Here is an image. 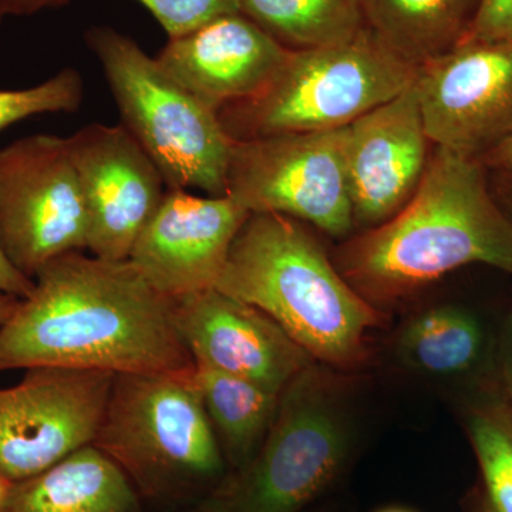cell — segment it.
Returning a JSON list of instances; mask_svg holds the SVG:
<instances>
[{"label": "cell", "instance_id": "6da1fadb", "mask_svg": "<svg viewBox=\"0 0 512 512\" xmlns=\"http://www.w3.org/2000/svg\"><path fill=\"white\" fill-rule=\"evenodd\" d=\"M0 326V372L64 367L113 375L185 373L175 299L130 261L70 252L47 264Z\"/></svg>", "mask_w": 512, "mask_h": 512}, {"label": "cell", "instance_id": "7a4b0ae2", "mask_svg": "<svg viewBox=\"0 0 512 512\" xmlns=\"http://www.w3.org/2000/svg\"><path fill=\"white\" fill-rule=\"evenodd\" d=\"M474 158L433 147L419 188L394 217L336 252L343 278L377 309L458 268L493 266L512 275V221Z\"/></svg>", "mask_w": 512, "mask_h": 512}, {"label": "cell", "instance_id": "3957f363", "mask_svg": "<svg viewBox=\"0 0 512 512\" xmlns=\"http://www.w3.org/2000/svg\"><path fill=\"white\" fill-rule=\"evenodd\" d=\"M274 319L323 366L353 370L370 356L384 315L343 278L303 222L251 212L215 286Z\"/></svg>", "mask_w": 512, "mask_h": 512}, {"label": "cell", "instance_id": "277c9868", "mask_svg": "<svg viewBox=\"0 0 512 512\" xmlns=\"http://www.w3.org/2000/svg\"><path fill=\"white\" fill-rule=\"evenodd\" d=\"M191 373L116 375L93 444L163 507H187L231 476Z\"/></svg>", "mask_w": 512, "mask_h": 512}, {"label": "cell", "instance_id": "5b68a950", "mask_svg": "<svg viewBox=\"0 0 512 512\" xmlns=\"http://www.w3.org/2000/svg\"><path fill=\"white\" fill-rule=\"evenodd\" d=\"M417 72L366 28L342 45L289 50L264 92L218 116L234 141L339 130L409 89Z\"/></svg>", "mask_w": 512, "mask_h": 512}, {"label": "cell", "instance_id": "8992f818", "mask_svg": "<svg viewBox=\"0 0 512 512\" xmlns=\"http://www.w3.org/2000/svg\"><path fill=\"white\" fill-rule=\"evenodd\" d=\"M84 37L103 67L121 126L157 165L168 190L227 194L235 141L218 111L175 82L131 37L107 26H94Z\"/></svg>", "mask_w": 512, "mask_h": 512}, {"label": "cell", "instance_id": "52a82bcc", "mask_svg": "<svg viewBox=\"0 0 512 512\" xmlns=\"http://www.w3.org/2000/svg\"><path fill=\"white\" fill-rule=\"evenodd\" d=\"M342 399L319 363L285 387L258 453L228 478L232 512H303L339 480L352 448Z\"/></svg>", "mask_w": 512, "mask_h": 512}, {"label": "cell", "instance_id": "ba28073f", "mask_svg": "<svg viewBox=\"0 0 512 512\" xmlns=\"http://www.w3.org/2000/svg\"><path fill=\"white\" fill-rule=\"evenodd\" d=\"M345 128L235 141L227 194L249 212H274L348 238L356 228Z\"/></svg>", "mask_w": 512, "mask_h": 512}, {"label": "cell", "instance_id": "9c48e42d", "mask_svg": "<svg viewBox=\"0 0 512 512\" xmlns=\"http://www.w3.org/2000/svg\"><path fill=\"white\" fill-rule=\"evenodd\" d=\"M0 248L29 279L87 249V214L67 141L19 138L0 150Z\"/></svg>", "mask_w": 512, "mask_h": 512}, {"label": "cell", "instance_id": "30bf717a", "mask_svg": "<svg viewBox=\"0 0 512 512\" xmlns=\"http://www.w3.org/2000/svg\"><path fill=\"white\" fill-rule=\"evenodd\" d=\"M116 375L33 367L0 389V477L20 483L92 446Z\"/></svg>", "mask_w": 512, "mask_h": 512}, {"label": "cell", "instance_id": "8fae6325", "mask_svg": "<svg viewBox=\"0 0 512 512\" xmlns=\"http://www.w3.org/2000/svg\"><path fill=\"white\" fill-rule=\"evenodd\" d=\"M414 84L434 147L478 160L512 130V39L464 40Z\"/></svg>", "mask_w": 512, "mask_h": 512}, {"label": "cell", "instance_id": "7c38bea8", "mask_svg": "<svg viewBox=\"0 0 512 512\" xmlns=\"http://www.w3.org/2000/svg\"><path fill=\"white\" fill-rule=\"evenodd\" d=\"M87 214V251L127 261L163 200L157 165L123 126L93 123L66 137Z\"/></svg>", "mask_w": 512, "mask_h": 512}, {"label": "cell", "instance_id": "4fadbf2b", "mask_svg": "<svg viewBox=\"0 0 512 512\" xmlns=\"http://www.w3.org/2000/svg\"><path fill=\"white\" fill-rule=\"evenodd\" d=\"M249 214L228 194L198 197L167 188L128 261L168 298L215 288Z\"/></svg>", "mask_w": 512, "mask_h": 512}, {"label": "cell", "instance_id": "5bb4252c", "mask_svg": "<svg viewBox=\"0 0 512 512\" xmlns=\"http://www.w3.org/2000/svg\"><path fill=\"white\" fill-rule=\"evenodd\" d=\"M174 320L194 365L274 394L318 363L266 313L217 288L175 299Z\"/></svg>", "mask_w": 512, "mask_h": 512}, {"label": "cell", "instance_id": "9a60e30c", "mask_svg": "<svg viewBox=\"0 0 512 512\" xmlns=\"http://www.w3.org/2000/svg\"><path fill=\"white\" fill-rule=\"evenodd\" d=\"M416 84L345 128V163L356 227L394 217L421 183L431 154Z\"/></svg>", "mask_w": 512, "mask_h": 512}, {"label": "cell", "instance_id": "2e32d148", "mask_svg": "<svg viewBox=\"0 0 512 512\" xmlns=\"http://www.w3.org/2000/svg\"><path fill=\"white\" fill-rule=\"evenodd\" d=\"M288 55V49L238 12L168 39L156 59L175 82L218 111L259 96Z\"/></svg>", "mask_w": 512, "mask_h": 512}, {"label": "cell", "instance_id": "e0dca14e", "mask_svg": "<svg viewBox=\"0 0 512 512\" xmlns=\"http://www.w3.org/2000/svg\"><path fill=\"white\" fill-rule=\"evenodd\" d=\"M0 512H143V504L124 471L92 444L10 484Z\"/></svg>", "mask_w": 512, "mask_h": 512}, {"label": "cell", "instance_id": "ac0fdd59", "mask_svg": "<svg viewBox=\"0 0 512 512\" xmlns=\"http://www.w3.org/2000/svg\"><path fill=\"white\" fill-rule=\"evenodd\" d=\"M483 0H363L366 26L420 67L464 42Z\"/></svg>", "mask_w": 512, "mask_h": 512}, {"label": "cell", "instance_id": "d6986e66", "mask_svg": "<svg viewBox=\"0 0 512 512\" xmlns=\"http://www.w3.org/2000/svg\"><path fill=\"white\" fill-rule=\"evenodd\" d=\"M487 349L481 320L457 305H436L416 313L404 323L396 340L403 365L437 379L476 372Z\"/></svg>", "mask_w": 512, "mask_h": 512}, {"label": "cell", "instance_id": "ffe728a7", "mask_svg": "<svg viewBox=\"0 0 512 512\" xmlns=\"http://www.w3.org/2000/svg\"><path fill=\"white\" fill-rule=\"evenodd\" d=\"M191 376L229 473L237 474L258 453L274 420L279 394L204 365H194Z\"/></svg>", "mask_w": 512, "mask_h": 512}, {"label": "cell", "instance_id": "44dd1931", "mask_svg": "<svg viewBox=\"0 0 512 512\" xmlns=\"http://www.w3.org/2000/svg\"><path fill=\"white\" fill-rule=\"evenodd\" d=\"M241 12L288 50L342 45L366 29L363 0H239Z\"/></svg>", "mask_w": 512, "mask_h": 512}, {"label": "cell", "instance_id": "7402d4cb", "mask_svg": "<svg viewBox=\"0 0 512 512\" xmlns=\"http://www.w3.org/2000/svg\"><path fill=\"white\" fill-rule=\"evenodd\" d=\"M488 512H512V400L497 379L481 384L464 410Z\"/></svg>", "mask_w": 512, "mask_h": 512}, {"label": "cell", "instance_id": "603a6c76", "mask_svg": "<svg viewBox=\"0 0 512 512\" xmlns=\"http://www.w3.org/2000/svg\"><path fill=\"white\" fill-rule=\"evenodd\" d=\"M82 74L73 67L28 89L0 90V131L42 114H74L82 107Z\"/></svg>", "mask_w": 512, "mask_h": 512}, {"label": "cell", "instance_id": "cb8c5ba5", "mask_svg": "<svg viewBox=\"0 0 512 512\" xmlns=\"http://www.w3.org/2000/svg\"><path fill=\"white\" fill-rule=\"evenodd\" d=\"M154 16L168 39L187 35L211 20L241 12L239 0H137Z\"/></svg>", "mask_w": 512, "mask_h": 512}, {"label": "cell", "instance_id": "d4e9b609", "mask_svg": "<svg viewBox=\"0 0 512 512\" xmlns=\"http://www.w3.org/2000/svg\"><path fill=\"white\" fill-rule=\"evenodd\" d=\"M512 39V0H483L464 40Z\"/></svg>", "mask_w": 512, "mask_h": 512}, {"label": "cell", "instance_id": "484cf974", "mask_svg": "<svg viewBox=\"0 0 512 512\" xmlns=\"http://www.w3.org/2000/svg\"><path fill=\"white\" fill-rule=\"evenodd\" d=\"M33 285L35 282L18 271L0 248V293L22 299L32 292Z\"/></svg>", "mask_w": 512, "mask_h": 512}, {"label": "cell", "instance_id": "4316f807", "mask_svg": "<svg viewBox=\"0 0 512 512\" xmlns=\"http://www.w3.org/2000/svg\"><path fill=\"white\" fill-rule=\"evenodd\" d=\"M72 0H0V22L6 18L35 15L45 9H62Z\"/></svg>", "mask_w": 512, "mask_h": 512}, {"label": "cell", "instance_id": "83f0119b", "mask_svg": "<svg viewBox=\"0 0 512 512\" xmlns=\"http://www.w3.org/2000/svg\"><path fill=\"white\" fill-rule=\"evenodd\" d=\"M485 170L493 173H512V130L478 158Z\"/></svg>", "mask_w": 512, "mask_h": 512}, {"label": "cell", "instance_id": "f1b7e54d", "mask_svg": "<svg viewBox=\"0 0 512 512\" xmlns=\"http://www.w3.org/2000/svg\"><path fill=\"white\" fill-rule=\"evenodd\" d=\"M228 478L214 493L205 495L201 500L187 505L181 512H232V500L231 493H229Z\"/></svg>", "mask_w": 512, "mask_h": 512}, {"label": "cell", "instance_id": "f546056e", "mask_svg": "<svg viewBox=\"0 0 512 512\" xmlns=\"http://www.w3.org/2000/svg\"><path fill=\"white\" fill-rule=\"evenodd\" d=\"M494 197L512 221V173H495Z\"/></svg>", "mask_w": 512, "mask_h": 512}, {"label": "cell", "instance_id": "4dcf8cb0", "mask_svg": "<svg viewBox=\"0 0 512 512\" xmlns=\"http://www.w3.org/2000/svg\"><path fill=\"white\" fill-rule=\"evenodd\" d=\"M498 383L503 387L504 392L512 400V322L510 329V338H508L507 352H505L504 365L501 369V375L497 377Z\"/></svg>", "mask_w": 512, "mask_h": 512}, {"label": "cell", "instance_id": "1f68e13d", "mask_svg": "<svg viewBox=\"0 0 512 512\" xmlns=\"http://www.w3.org/2000/svg\"><path fill=\"white\" fill-rule=\"evenodd\" d=\"M18 302L19 298L6 295V293H0V326L10 318Z\"/></svg>", "mask_w": 512, "mask_h": 512}, {"label": "cell", "instance_id": "d6a6232c", "mask_svg": "<svg viewBox=\"0 0 512 512\" xmlns=\"http://www.w3.org/2000/svg\"><path fill=\"white\" fill-rule=\"evenodd\" d=\"M468 504H470L468 505V512H488L483 498H481L480 491H476V493L471 495L470 503Z\"/></svg>", "mask_w": 512, "mask_h": 512}, {"label": "cell", "instance_id": "836d02e7", "mask_svg": "<svg viewBox=\"0 0 512 512\" xmlns=\"http://www.w3.org/2000/svg\"><path fill=\"white\" fill-rule=\"evenodd\" d=\"M10 484L8 481L3 480L0 477V510H2L3 504H5L6 495H8Z\"/></svg>", "mask_w": 512, "mask_h": 512}, {"label": "cell", "instance_id": "e575fe53", "mask_svg": "<svg viewBox=\"0 0 512 512\" xmlns=\"http://www.w3.org/2000/svg\"><path fill=\"white\" fill-rule=\"evenodd\" d=\"M376 512H416V511H413V510H410V508H404V507H386V508H382V510H379Z\"/></svg>", "mask_w": 512, "mask_h": 512}]
</instances>
